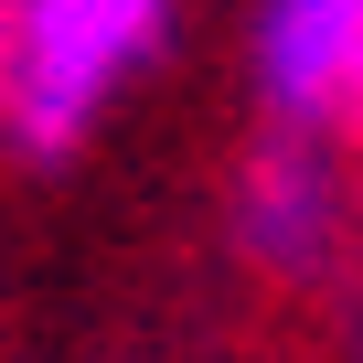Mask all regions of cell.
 <instances>
[{
  "mask_svg": "<svg viewBox=\"0 0 363 363\" xmlns=\"http://www.w3.org/2000/svg\"><path fill=\"white\" fill-rule=\"evenodd\" d=\"M235 257L267 267V278H320L363 214V182L342 171V139L320 128H267L235 171Z\"/></svg>",
  "mask_w": 363,
  "mask_h": 363,
  "instance_id": "7a4b0ae2",
  "label": "cell"
},
{
  "mask_svg": "<svg viewBox=\"0 0 363 363\" xmlns=\"http://www.w3.org/2000/svg\"><path fill=\"white\" fill-rule=\"evenodd\" d=\"M182 0H0V150L75 160L107 107L160 65Z\"/></svg>",
  "mask_w": 363,
  "mask_h": 363,
  "instance_id": "6da1fadb",
  "label": "cell"
},
{
  "mask_svg": "<svg viewBox=\"0 0 363 363\" xmlns=\"http://www.w3.org/2000/svg\"><path fill=\"white\" fill-rule=\"evenodd\" d=\"M246 86L267 128H363V0H257L246 11Z\"/></svg>",
  "mask_w": 363,
  "mask_h": 363,
  "instance_id": "3957f363",
  "label": "cell"
},
{
  "mask_svg": "<svg viewBox=\"0 0 363 363\" xmlns=\"http://www.w3.org/2000/svg\"><path fill=\"white\" fill-rule=\"evenodd\" d=\"M352 182H363V171H352Z\"/></svg>",
  "mask_w": 363,
  "mask_h": 363,
  "instance_id": "277c9868",
  "label": "cell"
}]
</instances>
